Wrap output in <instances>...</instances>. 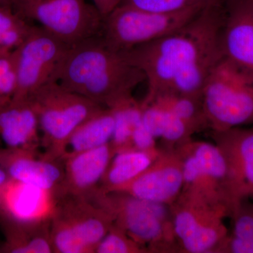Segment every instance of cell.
I'll return each instance as SVG.
<instances>
[{
    "instance_id": "cell-1",
    "label": "cell",
    "mask_w": 253,
    "mask_h": 253,
    "mask_svg": "<svg viewBox=\"0 0 253 253\" xmlns=\"http://www.w3.org/2000/svg\"><path fill=\"white\" fill-rule=\"evenodd\" d=\"M225 0H212L184 27L168 36L121 51L144 73L147 99L169 90L179 73L213 46L220 44Z\"/></svg>"
},
{
    "instance_id": "cell-2",
    "label": "cell",
    "mask_w": 253,
    "mask_h": 253,
    "mask_svg": "<svg viewBox=\"0 0 253 253\" xmlns=\"http://www.w3.org/2000/svg\"><path fill=\"white\" fill-rule=\"evenodd\" d=\"M144 81L142 71L99 36L70 46L56 78L69 90L109 109L132 96Z\"/></svg>"
},
{
    "instance_id": "cell-3",
    "label": "cell",
    "mask_w": 253,
    "mask_h": 253,
    "mask_svg": "<svg viewBox=\"0 0 253 253\" xmlns=\"http://www.w3.org/2000/svg\"><path fill=\"white\" fill-rule=\"evenodd\" d=\"M87 199L109 213L114 224L148 253H180L169 206L99 189Z\"/></svg>"
},
{
    "instance_id": "cell-4",
    "label": "cell",
    "mask_w": 253,
    "mask_h": 253,
    "mask_svg": "<svg viewBox=\"0 0 253 253\" xmlns=\"http://www.w3.org/2000/svg\"><path fill=\"white\" fill-rule=\"evenodd\" d=\"M211 130L253 125V72L225 56L219 61L202 92Z\"/></svg>"
},
{
    "instance_id": "cell-5",
    "label": "cell",
    "mask_w": 253,
    "mask_h": 253,
    "mask_svg": "<svg viewBox=\"0 0 253 253\" xmlns=\"http://www.w3.org/2000/svg\"><path fill=\"white\" fill-rule=\"evenodd\" d=\"M36 110L43 156L60 160L61 151L73 131L104 109L82 95L73 92L58 82H50L28 98Z\"/></svg>"
},
{
    "instance_id": "cell-6",
    "label": "cell",
    "mask_w": 253,
    "mask_h": 253,
    "mask_svg": "<svg viewBox=\"0 0 253 253\" xmlns=\"http://www.w3.org/2000/svg\"><path fill=\"white\" fill-rule=\"evenodd\" d=\"M207 4L172 13L154 12L119 4L104 18L99 36L111 49L127 51L184 27Z\"/></svg>"
},
{
    "instance_id": "cell-7",
    "label": "cell",
    "mask_w": 253,
    "mask_h": 253,
    "mask_svg": "<svg viewBox=\"0 0 253 253\" xmlns=\"http://www.w3.org/2000/svg\"><path fill=\"white\" fill-rule=\"evenodd\" d=\"M176 149L183 162L181 194L223 208L230 217L237 204L231 193L227 164L219 148L191 139Z\"/></svg>"
},
{
    "instance_id": "cell-8",
    "label": "cell",
    "mask_w": 253,
    "mask_h": 253,
    "mask_svg": "<svg viewBox=\"0 0 253 253\" xmlns=\"http://www.w3.org/2000/svg\"><path fill=\"white\" fill-rule=\"evenodd\" d=\"M13 8L70 45L100 36L104 21L86 0H16Z\"/></svg>"
},
{
    "instance_id": "cell-9",
    "label": "cell",
    "mask_w": 253,
    "mask_h": 253,
    "mask_svg": "<svg viewBox=\"0 0 253 253\" xmlns=\"http://www.w3.org/2000/svg\"><path fill=\"white\" fill-rule=\"evenodd\" d=\"M70 44L41 26H33L26 39L11 52L16 78L13 99H28L50 82H56Z\"/></svg>"
},
{
    "instance_id": "cell-10",
    "label": "cell",
    "mask_w": 253,
    "mask_h": 253,
    "mask_svg": "<svg viewBox=\"0 0 253 253\" xmlns=\"http://www.w3.org/2000/svg\"><path fill=\"white\" fill-rule=\"evenodd\" d=\"M169 208L180 253H214L229 234L223 208L181 193Z\"/></svg>"
},
{
    "instance_id": "cell-11",
    "label": "cell",
    "mask_w": 253,
    "mask_h": 253,
    "mask_svg": "<svg viewBox=\"0 0 253 253\" xmlns=\"http://www.w3.org/2000/svg\"><path fill=\"white\" fill-rule=\"evenodd\" d=\"M183 162L177 149H161L154 162L125 185L111 192L171 206L182 191Z\"/></svg>"
},
{
    "instance_id": "cell-12",
    "label": "cell",
    "mask_w": 253,
    "mask_h": 253,
    "mask_svg": "<svg viewBox=\"0 0 253 253\" xmlns=\"http://www.w3.org/2000/svg\"><path fill=\"white\" fill-rule=\"evenodd\" d=\"M51 220L76 236L89 253H94L114 224L109 213L90 200L68 194L58 197Z\"/></svg>"
},
{
    "instance_id": "cell-13",
    "label": "cell",
    "mask_w": 253,
    "mask_h": 253,
    "mask_svg": "<svg viewBox=\"0 0 253 253\" xmlns=\"http://www.w3.org/2000/svg\"><path fill=\"white\" fill-rule=\"evenodd\" d=\"M211 136L225 158L236 204L253 198V127L211 130Z\"/></svg>"
},
{
    "instance_id": "cell-14",
    "label": "cell",
    "mask_w": 253,
    "mask_h": 253,
    "mask_svg": "<svg viewBox=\"0 0 253 253\" xmlns=\"http://www.w3.org/2000/svg\"><path fill=\"white\" fill-rule=\"evenodd\" d=\"M0 166L11 179L51 191L59 196L64 180V168L61 160L52 159L38 151L0 149Z\"/></svg>"
},
{
    "instance_id": "cell-15",
    "label": "cell",
    "mask_w": 253,
    "mask_h": 253,
    "mask_svg": "<svg viewBox=\"0 0 253 253\" xmlns=\"http://www.w3.org/2000/svg\"><path fill=\"white\" fill-rule=\"evenodd\" d=\"M220 43L223 56L253 72V0H225Z\"/></svg>"
},
{
    "instance_id": "cell-16",
    "label": "cell",
    "mask_w": 253,
    "mask_h": 253,
    "mask_svg": "<svg viewBox=\"0 0 253 253\" xmlns=\"http://www.w3.org/2000/svg\"><path fill=\"white\" fill-rule=\"evenodd\" d=\"M115 151L111 143L63 160L64 180L61 194L87 198L99 189Z\"/></svg>"
},
{
    "instance_id": "cell-17",
    "label": "cell",
    "mask_w": 253,
    "mask_h": 253,
    "mask_svg": "<svg viewBox=\"0 0 253 253\" xmlns=\"http://www.w3.org/2000/svg\"><path fill=\"white\" fill-rule=\"evenodd\" d=\"M3 212L0 217L21 221L50 219L58 196L51 191L39 189L11 179L1 190Z\"/></svg>"
},
{
    "instance_id": "cell-18",
    "label": "cell",
    "mask_w": 253,
    "mask_h": 253,
    "mask_svg": "<svg viewBox=\"0 0 253 253\" xmlns=\"http://www.w3.org/2000/svg\"><path fill=\"white\" fill-rule=\"evenodd\" d=\"M36 110L28 99H12L0 109V137L10 149L38 151L41 139Z\"/></svg>"
},
{
    "instance_id": "cell-19",
    "label": "cell",
    "mask_w": 253,
    "mask_h": 253,
    "mask_svg": "<svg viewBox=\"0 0 253 253\" xmlns=\"http://www.w3.org/2000/svg\"><path fill=\"white\" fill-rule=\"evenodd\" d=\"M6 241L2 251L13 253H53L51 219L21 221L0 217Z\"/></svg>"
},
{
    "instance_id": "cell-20",
    "label": "cell",
    "mask_w": 253,
    "mask_h": 253,
    "mask_svg": "<svg viewBox=\"0 0 253 253\" xmlns=\"http://www.w3.org/2000/svg\"><path fill=\"white\" fill-rule=\"evenodd\" d=\"M114 127V113L104 108L73 131L63 146L60 160L110 143Z\"/></svg>"
},
{
    "instance_id": "cell-21",
    "label": "cell",
    "mask_w": 253,
    "mask_h": 253,
    "mask_svg": "<svg viewBox=\"0 0 253 253\" xmlns=\"http://www.w3.org/2000/svg\"><path fill=\"white\" fill-rule=\"evenodd\" d=\"M161 152H146L137 150H128L113 156L105 172L99 189L111 192L125 185L149 167Z\"/></svg>"
},
{
    "instance_id": "cell-22",
    "label": "cell",
    "mask_w": 253,
    "mask_h": 253,
    "mask_svg": "<svg viewBox=\"0 0 253 253\" xmlns=\"http://www.w3.org/2000/svg\"><path fill=\"white\" fill-rule=\"evenodd\" d=\"M143 101H154L163 109L184 121L195 133L210 129L205 114L202 97L176 93H163Z\"/></svg>"
},
{
    "instance_id": "cell-23",
    "label": "cell",
    "mask_w": 253,
    "mask_h": 253,
    "mask_svg": "<svg viewBox=\"0 0 253 253\" xmlns=\"http://www.w3.org/2000/svg\"><path fill=\"white\" fill-rule=\"evenodd\" d=\"M233 230L214 253H253V204L241 201L231 217Z\"/></svg>"
},
{
    "instance_id": "cell-24",
    "label": "cell",
    "mask_w": 253,
    "mask_h": 253,
    "mask_svg": "<svg viewBox=\"0 0 253 253\" xmlns=\"http://www.w3.org/2000/svg\"><path fill=\"white\" fill-rule=\"evenodd\" d=\"M115 116V127L111 143L115 154L132 150L133 130L141 123V102L133 96L123 100L111 108Z\"/></svg>"
},
{
    "instance_id": "cell-25",
    "label": "cell",
    "mask_w": 253,
    "mask_h": 253,
    "mask_svg": "<svg viewBox=\"0 0 253 253\" xmlns=\"http://www.w3.org/2000/svg\"><path fill=\"white\" fill-rule=\"evenodd\" d=\"M33 26L11 6H0V55L14 51Z\"/></svg>"
},
{
    "instance_id": "cell-26",
    "label": "cell",
    "mask_w": 253,
    "mask_h": 253,
    "mask_svg": "<svg viewBox=\"0 0 253 253\" xmlns=\"http://www.w3.org/2000/svg\"><path fill=\"white\" fill-rule=\"evenodd\" d=\"M94 253H145L148 251L144 246L131 239L121 228L113 224L96 246Z\"/></svg>"
},
{
    "instance_id": "cell-27",
    "label": "cell",
    "mask_w": 253,
    "mask_h": 253,
    "mask_svg": "<svg viewBox=\"0 0 253 253\" xmlns=\"http://www.w3.org/2000/svg\"><path fill=\"white\" fill-rule=\"evenodd\" d=\"M212 0H121V4L146 11L172 13L200 5L207 4Z\"/></svg>"
},
{
    "instance_id": "cell-28",
    "label": "cell",
    "mask_w": 253,
    "mask_h": 253,
    "mask_svg": "<svg viewBox=\"0 0 253 253\" xmlns=\"http://www.w3.org/2000/svg\"><path fill=\"white\" fill-rule=\"evenodd\" d=\"M141 122L156 139L163 135L168 119V111L154 101H141Z\"/></svg>"
},
{
    "instance_id": "cell-29",
    "label": "cell",
    "mask_w": 253,
    "mask_h": 253,
    "mask_svg": "<svg viewBox=\"0 0 253 253\" xmlns=\"http://www.w3.org/2000/svg\"><path fill=\"white\" fill-rule=\"evenodd\" d=\"M16 78L11 53L0 55V109L14 97Z\"/></svg>"
},
{
    "instance_id": "cell-30",
    "label": "cell",
    "mask_w": 253,
    "mask_h": 253,
    "mask_svg": "<svg viewBox=\"0 0 253 253\" xmlns=\"http://www.w3.org/2000/svg\"><path fill=\"white\" fill-rule=\"evenodd\" d=\"M156 138L143 126L142 122L134 128L131 135L133 149L146 152H155L159 149L156 146Z\"/></svg>"
},
{
    "instance_id": "cell-31",
    "label": "cell",
    "mask_w": 253,
    "mask_h": 253,
    "mask_svg": "<svg viewBox=\"0 0 253 253\" xmlns=\"http://www.w3.org/2000/svg\"><path fill=\"white\" fill-rule=\"evenodd\" d=\"M92 2L104 18L121 4V0H92Z\"/></svg>"
},
{
    "instance_id": "cell-32",
    "label": "cell",
    "mask_w": 253,
    "mask_h": 253,
    "mask_svg": "<svg viewBox=\"0 0 253 253\" xmlns=\"http://www.w3.org/2000/svg\"><path fill=\"white\" fill-rule=\"evenodd\" d=\"M10 179H11V177L6 172V169L0 166V190L7 184Z\"/></svg>"
},
{
    "instance_id": "cell-33",
    "label": "cell",
    "mask_w": 253,
    "mask_h": 253,
    "mask_svg": "<svg viewBox=\"0 0 253 253\" xmlns=\"http://www.w3.org/2000/svg\"><path fill=\"white\" fill-rule=\"evenodd\" d=\"M16 0H0V6H11L13 7Z\"/></svg>"
},
{
    "instance_id": "cell-34",
    "label": "cell",
    "mask_w": 253,
    "mask_h": 253,
    "mask_svg": "<svg viewBox=\"0 0 253 253\" xmlns=\"http://www.w3.org/2000/svg\"><path fill=\"white\" fill-rule=\"evenodd\" d=\"M3 212V200L1 197V193H0V215L2 214Z\"/></svg>"
}]
</instances>
